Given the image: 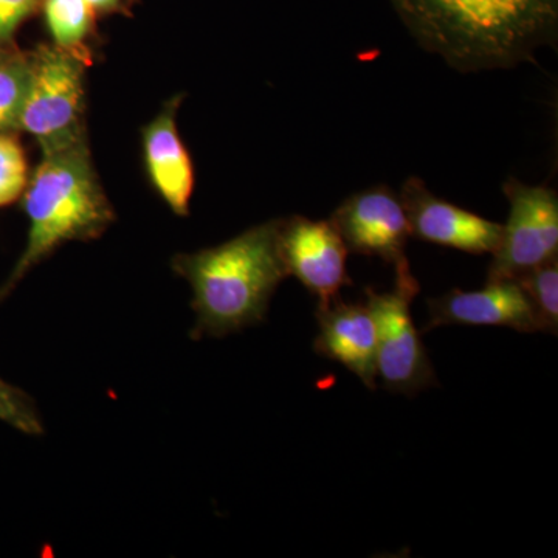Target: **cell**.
Instances as JSON below:
<instances>
[{
  "instance_id": "4fadbf2b",
  "label": "cell",
  "mask_w": 558,
  "mask_h": 558,
  "mask_svg": "<svg viewBox=\"0 0 558 558\" xmlns=\"http://www.w3.org/2000/svg\"><path fill=\"white\" fill-rule=\"evenodd\" d=\"M44 14L61 49L78 50L94 27L95 11L84 0H44Z\"/></svg>"
},
{
  "instance_id": "9c48e42d",
  "label": "cell",
  "mask_w": 558,
  "mask_h": 558,
  "mask_svg": "<svg viewBox=\"0 0 558 558\" xmlns=\"http://www.w3.org/2000/svg\"><path fill=\"white\" fill-rule=\"evenodd\" d=\"M399 196L409 218L411 236L470 255H486L498 247L499 223L440 199L421 179H407Z\"/></svg>"
},
{
  "instance_id": "8fae6325",
  "label": "cell",
  "mask_w": 558,
  "mask_h": 558,
  "mask_svg": "<svg viewBox=\"0 0 558 558\" xmlns=\"http://www.w3.org/2000/svg\"><path fill=\"white\" fill-rule=\"evenodd\" d=\"M318 355L340 363L359 377L365 387L377 388V326L365 303H344L337 299L318 304L315 311Z\"/></svg>"
},
{
  "instance_id": "e0dca14e",
  "label": "cell",
  "mask_w": 558,
  "mask_h": 558,
  "mask_svg": "<svg viewBox=\"0 0 558 558\" xmlns=\"http://www.w3.org/2000/svg\"><path fill=\"white\" fill-rule=\"evenodd\" d=\"M27 183V159L21 143L9 132L0 134V208L20 199Z\"/></svg>"
},
{
  "instance_id": "7c38bea8",
  "label": "cell",
  "mask_w": 558,
  "mask_h": 558,
  "mask_svg": "<svg viewBox=\"0 0 558 558\" xmlns=\"http://www.w3.org/2000/svg\"><path fill=\"white\" fill-rule=\"evenodd\" d=\"M178 100L163 110L143 131L146 170L150 183L178 216L190 215L194 191V168L189 149L183 145L175 123Z\"/></svg>"
},
{
  "instance_id": "8992f818",
  "label": "cell",
  "mask_w": 558,
  "mask_h": 558,
  "mask_svg": "<svg viewBox=\"0 0 558 558\" xmlns=\"http://www.w3.org/2000/svg\"><path fill=\"white\" fill-rule=\"evenodd\" d=\"M510 211L501 226L487 281H517L529 270L558 258V197L546 185L509 179L502 185Z\"/></svg>"
},
{
  "instance_id": "ac0fdd59",
  "label": "cell",
  "mask_w": 558,
  "mask_h": 558,
  "mask_svg": "<svg viewBox=\"0 0 558 558\" xmlns=\"http://www.w3.org/2000/svg\"><path fill=\"white\" fill-rule=\"evenodd\" d=\"M40 0H0V47L10 43L17 27L38 9Z\"/></svg>"
},
{
  "instance_id": "6da1fadb",
  "label": "cell",
  "mask_w": 558,
  "mask_h": 558,
  "mask_svg": "<svg viewBox=\"0 0 558 558\" xmlns=\"http://www.w3.org/2000/svg\"><path fill=\"white\" fill-rule=\"evenodd\" d=\"M414 40L462 73L515 68L556 39L558 0H389Z\"/></svg>"
},
{
  "instance_id": "d6986e66",
  "label": "cell",
  "mask_w": 558,
  "mask_h": 558,
  "mask_svg": "<svg viewBox=\"0 0 558 558\" xmlns=\"http://www.w3.org/2000/svg\"><path fill=\"white\" fill-rule=\"evenodd\" d=\"M92 10L97 13H112V11H120L123 9L124 0H84Z\"/></svg>"
},
{
  "instance_id": "3957f363",
  "label": "cell",
  "mask_w": 558,
  "mask_h": 558,
  "mask_svg": "<svg viewBox=\"0 0 558 558\" xmlns=\"http://www.w3.org/2000/svg\"><path fill=\"white\" fill-rule=\"evenodd\" d=\"M24 193L27 244L0 286V303L62 245L98 240L116 222V211L94 170L86 140L44 154Z\"/></svg>"
},
{
  "instance_id": "5b68a950",
  "label": "cell",
  "mask_w": 558,
  "mask_h": 558,
  "mask_svg": "<svg viewBox=\"0 0 558 558\" xmlns=\"http://www.w3.org/2000/svg\"><path fill=\"white\" fill-rule=\"evenodd\" d=\"M418 290L410 267L396 270V286L389 292L365 290V304L377 326V379L388 391L405 396L439 387L421 332L411 317V303Z\"/></svg>"
},
{
  "instance_id": "2e32d148",
  "label": "cell",
  "mask_w": 558,
  "mask_h": 558,
  "mask_svg": "<svg viewBox=\"0 0 558 558\" xmlns=\"http://www.w3.org/2000/svg\"><path fill=\"white\" fill-rule=\"evenodd\" d=\"M0 422L28 436L46 432L35 400L24 389L3 379H0Z\"/></svg>"
},
{
  "instance_id": "ffe728a7",
  "label": "cell",
  "mask_w": 558,
  "mask_h": 558,
  "mask_svg": "<svg viewBox=\"0 0 558 558\" xmlns=\"http://www.w3.org/2000/svg\"><path fill=\"white\" fill-rule=\"evenodd\" d=\"M9 53V51H5L2 49V47H0V61L3 60V58H5V54Z\"/></svg>"
},
{
  "instance_id": "ba28073f",
  "label": "cell",
  "mask_w": 558,
  "mask_h": 558,
  "mask_svg": "<svg viewBox=\"0 0 558 558\" xmlns=\"http://www.w3.org/2000/svg\"><path fill=\"white\" fill-rule=\"evenodd\" d=\"M279 250L289 277L299 279L318 304L339 299L340 290L352 286L347 270L349 250L329 219H282Z\"/></svg>"
},
{
  "instance_id": "7a4b0ae2",
  "label": "cell",
  "mask_w": 558,
  "mask_h": 558,
  "mask_svg": "<svg viewBox=\"0 0 558 558\" xmlns=\"http://www.w3.org/2000/svg\"><path fill=\"white\" fill-rule=\"evenodd\" d=\"M281 222L269 220L216 247L174 256L172 270L193 289L191 339H220L266 319L271 296L289 277L279 250Z\"/></svg>"
},
{
  "instance_id": "277c9868",
  "label": "cell",
  "mask_w": 558,
  "mask_h": 558,
  "mask_svg": "<svg viewBox=\"0 0 558 558\" xmlns=\"http://www.w3.org/2000/svg\"><path fill=\"white\" fill-rule=\"evenodd\" d=\"M31 76L20 130L38 140L44 154L83 142L84 64L78 51L40 47L28 57Z\"/></svg>"
},
{
  "instance_id": "5bb4252c",
  "label": "cell",
  "mask_w": 558,
  "mask_h": 558,
  "mask_svg": "<svg viewBox=\"0 0 558 558\" xmlns=\"http://www.w3.org/2000/svg\"><path fill=\"white\" fill-rule=\"evenodd\" d=\"M517 282L524 290L539 332L557 336L558 332V258L548 260L535 269L529 270Z\"/></svg>"
},
{
  "instance_id": "30bf717a",
  "label": "cell",
  "mask_w": 558,
  "mask_h": 558,
  "mask_svg": "<svg viewBox=\"0 0 558 558\" xmlns=\"http://www.w3.org/2000/svg\"><path fill=\"white\" fill-rule=\"evenodd\" d=\"M428 322L422 332L440 326H505L520 332H539L531 301L513 279L487 281L486 288L450 290L427 301Z\"/></svg>"
},
{
  "instance_id": "52a82bcc",
  "label": "cell",
  "mask_w": 558,
  "mask_h": 558,
  "mask_svg": "<svg viewBox=\"0 0 558 558\" xmlns=\"http://www.w3.org/2000/svg\"><path fill=\"white\" fill-rule=\"evenodd\" d=\"M349 252L380 258L395 270L410 267L409 218L396 191L387 185L351 194L329 218Z\"/></svg>"
},
{
  "instance_id": "9a60e30c",
  "label": "cell",
  "mask_w": 558,
  "mask_h": 558,
  "mask_svg": "<svg viewBox=\"0 0 558 558\" xmlns=\"http://www.w3.org/2000/svg\"><path fill=\"white\" fill-rule=\"evenodd\" d=\"M28 76L31 61L25 54L7 53L0 61V134L20 130Z\"/></svg>"
}]
</instances>
